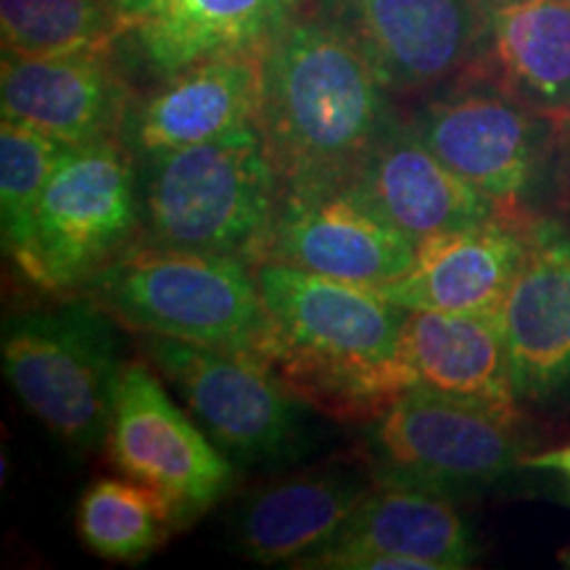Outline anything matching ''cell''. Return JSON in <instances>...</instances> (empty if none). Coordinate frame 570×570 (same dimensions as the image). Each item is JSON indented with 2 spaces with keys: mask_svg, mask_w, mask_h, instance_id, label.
Masks as SVG:
<instances>
[{
  "mask_svg": "<svg viewBox=\"0 0 570 570\" xmlns=\"http://www.w3.org/2000/svg\"><path fill=\"white\" fill-rule=\"evenodd\" d=\"M259 127L283 190L352 180L394 122L386 85L331 17H294L262 53Z\"/></svg>",
  "mask_w": 570,
  "mask_h": 570,
  "instance_id": "cell-1",
  "label": "cell"
},
{
  "mask_svg": "<svg viewBox=\"0 0 570 570\" xmlns=\"http://www.w3.org/2000/svg\"><path fill=\"white\" fill-rule=\"evenodd\" d=\"M267 336L256 356L302 402L341 420H375L399 396L391 365L407 309L375 288L256 262Z\"/></svg>",
  "mask_w": 570,
  "mask_h": 570,
  "instance_id": "cell-2",
  "label": "cell"
},
{
  "mask_svg": "<svg viewBox=\"0 0 570 570\" xmlns=\"http://www.w3.org/2000/svg\"><path fill=\"white\" fill-rule=\"evenodd\" d=\"M135 161L142 244L254 259L283 194L259 122Z\"/></svg>",
  "mask_w": 570,
  "mask_h": 570,
  "instance_id": "cell-3",
  "label": "cell"
},
{
  "mask_svg": "<svg viewBox=\"0 0 570 570\" xmlns=\"http://www.w3.org/2000/svg\"><path fill=\"white\" fill-rule=\"evenodd\" d=\"M80 296L142 336L256 354L269 327L254 265L230 254L138 244Z\"/></svg>",
  "mask_w": 570,
  "mask_h": 570,
  "instance_id": "cell-4",
  "label": "cell"
},
{
  "mask_svg": "<svg viewBox=\"0 0 570 570\" xmlns=\"http://www.w3.org/2000/svg\"><path fill=\"white\" fill-rule=\"evenodd\" d=\"M138 244V161L117 138L63 148L11 262L40 291L67 298Z\"/></svg>",
  "mask_w": 570,
  "mask_h": 570,
  "instance_id": "cell-5",
  "label": "cell"
},
{
  "mask_svg": "<svg viewBox=\"0 0 570 570\" xmlns=\"http://www.w3.org/2000/svg\"><path fill=\"white\" fill-rule=\"evenodd\" d=\"M3 375L24 410L77 452L104 446L114 389L125 362L114 320L85 296L11 317Z\"/></svg>",
  "mask_w": 570,
  "mask_h": 570,
  "instance_id": "cell-6",
  "label": "cell"
},
{
  "mask_svg": "<svg viewBox=\"0 0 570 570\" xmlns=\"http://www.w3.org/2000/svg\"><path fill=\"white\" fill-rule=\"evenodd\" d=\"M410 125L452 173L512 212H529L525 198L544 175L552 135L560 130L491 71H465L441 85Z\"/></svg>",
  "mask_w": 570,
  "mask_h": 570,
  "instance_id": "cell-7",
  "label": "cell"
},
{
  "mask_svg": "<svg viewBox=\"0 0 570 570\" xmlns=\"http://www.w3.org/2000/svg\"><path fill=\"white\" fill-rule=\"evenodd\" d=\"M104 449L125 479L167 504L175 529L202 518L235 479L233 460L169 396L151 362L122 365Z\"/></svg>",
  "mask_w": 570,
  "mask_h": 570,
  "instance_id": "cell-8",
  "label": "cell"
},
{
  "mask_svg": "<svg viewBox=\"0 0 570 570\" xmlns=\"http://www.w3.org/2000/svg\"><path fill=\"white\" fill-rule=\"evenodd\" d=\"M370 423L375 479L446 497L489 487L529 454L518 417L431 391H404Z\"/></svg>",
  "mask_w": 570,
  "mask_h": 570,
  "instance_id": "cell-9",
  "label": "cell"
},
{
  "mask_svg": "<svg viewBox=\"0 0 570 570\" xmlns=\"http://www.w3.org/2000/svg\"><path fill=\"white\" fill-rule=\"evenodd\" d=\"M140 348L227 458L246 465L291 458L302 399L262 356L164 336H142Z\"/></svg>",
  "mask_w": 570,
  "mask_h": 570,
  "instance_id": "cell-10",
  "label": "cell"
},
{
  "mask_svg": "<svg viewBox=\"0 0 570 570\" xmlns=\"http://www.w3.org/2000/svg\"><path fill=\"white\" fill-rule=\"evenodd\" d=\"M389 92L436 90L473 69L487 48L483 0H327Z\"/></svg>",
  "mask_w": 570,
  "mask_h": 570,
  "instance_id": "cell-11",
  "label": "cell"
},
{
  "mask_svg": "<svg viewBox=\"0 0 570 570\" xmlns=\"http://www.w3.org/2000/svg\"><path fill=\"white\" fill-rule=\"evenodd\" d=\"M417 246L367 206L348 185L283 190L275 217L256 248V262H275L383 288L407 273Z\"/></svg>",
  "mask_w": 570,
  "mask_h": 570,
  "instance_id": "cell-12",
  "label": "cell"
},
{
  "mask_svg": "<svg viewBox=\"0 0 570 570\" xmlns=\"http://www.w3.org/2000/svg\"><path fill=\"white\" fill-rule=\"evenodd\" d=\"M346 185L415 246L499 214H525L504 209L452 173L420 140L410 119L386 127Z\"/></svg>",
  "mask_w": 570,
  "mask_h": 570,
  "instance_id": "cell-13",
  "label": "cell"
},
{
  "mask_svg": "<svg viewBox=\"0 0 570 570\" xmlns=\"http://www.w3.org/2000/svg\"><path fill=\"white\" fill-rule=\"evenodd\" d=\"M391 377L399 394L431 391L518 417L520 399L499 309H407Z\"/></svg>",
  "mask_w": 570,
  "mask_h": 570,
  "instance_id": "cell-14",
  "label": "cell"
},
{
  "mask_svg": "<svg viewBox=\"0 0 570 570\" xmlns=\"http://www.w3.org/2000/svg\"><path fill=\"white\" fill-rule=\"evenodd\" d=\"M3 119L30 125L63 146L122 138L132 92L109 53L3 56Z\"/></svg>",
  "mask_w": 570,
  "mask_h": 570,
  "instance_id": "cell-15",
  "label": "cell"
},
{
  "mask_svg": "<svg viewBox=\"0 0 570 570\" xmlns=\"http://www.w3.org/2000/svg\"><path fill=\"white\" fill-rule=\"evenodd\" d=\"M518 399L544 402L570 383V225L533 219L502 309Z\"/></svg>",
  "mask_w": 570,
  "mask_h": 570,
  "instance_id": "cell-16",
  "label": "cell"
},
{
  "mask_svg": "<svg viewBox=\"0 0 570 570\" xmlns=\"http://www.w3.org/2000/svg\"><path fill=\"white\" fill-rule=\"evenodd\" d=\"M265 51L212 56L164 77L146 101H132L122 140L138 156L194 146L259 122Z\"/></svg>",
  "mask_w": 570,
  "mask_h": 570,
  "instance_id": "cell-17",
  "label": "cell"
},
{
  "mask_svg": "<svg viewBox=\"0 0 570 570\" xmlns=\"http://www.w3.org/2000/svg\"><path fill=\"white\" fill-rule=\"evenodd\" d=\"M533 214H499L479 225L436 235L417 246L407 273L377 288L404 309L497 312L502 309L523 256Z\"/></svg>",
  "mask_w": 570,
  "mask_h": 570,
  "instance_id": "cell-18",
  "label": "cell"
},
{
  "mask_svg": "<svg viewBox=\"0 0 570 570\" xmlns=\"http://www.w3.org/2000/svg\"><path fill=\"white\" fill-rule=\"evenodd\" d=\"M373 552L420 558L436 570L470 568L475 560L468 523L446 494L373 479V487L338 537L296 568L338 570L344 560Z\"/></svg>",
  "mask_w": 570,
  "mask_h": 570,
  "instance_id": "cell-19",
  "label": "cell"
},
{
  "mask_svg": "<svg viewBox=\"0 0 570 570\" xmlns=\"http://www.w3.org/2000/svg\"><path fill=\"white\" fill-rule=\"evenodd\" d=\"M370 487L341 470H312L254 489L233 515V544L252 562L296 568L338 537Z\"/></svg>",
  "mask_w": 570,
  "mask_h": 570,
  "instance_id": "cell-20",
  "label": "cell"
},
{
  "mask_svg": "<svg viewBox=\"0 0 570 570\" xmlns=\"http://www.w3.org/2000/svg\"><path fill=\"white\" fill-rule=\"evenodd\" d=\"M298 0H156L132 27L142 63L173 77L212 56L265 51V46L296 17Z\"/></svg>",
  "mask_w": 570,
  "mask_h": 570,
  "instance_id": "cell-21",
  "label": "cell"
},
{
  "mask_svg": "<svg viewBox=\"0 0 570 570\" xmlns=\"http://www.w3.org/2000/svg\"><path fill=\"white\" fill-rule=\"evenodd\" d=\"M491 75L541 117L570 122V0H483Z\"/></svg>",
  "mask_w": 570,
  "mask_h": 570,
  "instance_id": "cell-22",
  "label": "cell"
},
{
  "mask_svg": "<svg viewBox=\"0 0 570 570\" xmlns=\"http://www.w3.org/2000/svg\"><path fill=\"white\" fill-rule=\"evenodd\" d=\"M122 35L111 0H0L3 56L109 53Z\"/></svg>",
  "mask_w": 570,
  "mask_h": 570,
  "instance_id": "cell-23",
  "label": "cell"
},
{
  "mask_svg": "<svg viewBox=\"0 0 570 570\" xmlns=\"http://www.w3.org/2000/svg\"><path fill=\"white\" fill-rule=\"evenodd\" d=\"M173 531L167 504L125 475L90 483L77 504V533L104 560L138 562L159 550Z\"/></svg>",
  "mask_w": 570,
  "mask_h": 570,
  "instance_id": "cell-24",
  "label": "cell"
},
{
  "mask_svg": "<svg viewBox=\"0 0 570 570\" xmlns=\"http://www.w3.org/2000/svg\"><path fill=\"white\" fill-rule=\"evenodd\" d=\"M63 148V142L30 125L13 119L0 125V233L11 259L24 246L32 214Z\"/></svg>",
  "mask_w": 570,
  "mask_h": 570,
  "instance_id": "cell-25",
  "label": "cell"
},
{
  "mask_svg": "<svg viewBox=\"0 0 570 570\" xmlns=\"http://www.w3.org/2000/svg\"><path fill=\"white\" fill-rule=\"evenodd\" d=\"M520 468L529 470H552V473L566 475L570 483V444L568 446H558V449H547V452H537V454H525Z\"/></svg>",
  "mask_w": 570,
  "mask_h": 570,
  "instance_id": "cell-26",
  "label": "cell"
},
{
  "mask_svg": "<svg viewBox=\"0 0 570 570\" xmlns=\"http://www.w3.org/2000/svg\"><path fill=\"white\" fill-rule=\"evenodd\" d=\"M154 3H156V0H111L114 11H117V17L125 27V35L130 32L132 27L138 24V21L146 17L148 11L154 9Z\"/></svg>",
  "mask_w": 570,
  "mask_h": 570,
  "instance_id": "cell-27",
  "label": "cell"
},
{
  "mask_svg": "<svg viewBox=\"0 0 570 570\" xmlns=\"http://www.w3.org/2000/svg\"><path fill=\"white\" fill-rule=\"evenodd\" d=\"M560 135H562V142H560V185H562V190H566L568 204H570V122L560 125Z\"/></svg>",
  "mask_w": 570,
  "mask_h": 570,
  "instance_id": "cell-28",
  "label": "cell"
},
{
  "mask_svg": "<svg viewBox=\"0 0 570 570\" xmlns=\"http://www.w3.org/2000/svg\"><path fill=\"white\" fill-rule=\"evenodd\" d=\"M562 562H566V566L570 568V552H566V554H562Z\"/></svg>",
  "mask_w": 570,
  "mask_h": 570,
  "instance_id": "cell-29",
  "label": "cell"
}]
</instances>
